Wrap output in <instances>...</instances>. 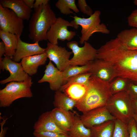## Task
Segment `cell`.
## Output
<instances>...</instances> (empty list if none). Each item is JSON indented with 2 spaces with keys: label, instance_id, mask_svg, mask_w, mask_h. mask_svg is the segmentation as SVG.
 <instances>
[{
  "label": "cell",
  "instance_id": "d4e9b609",
  "mask_svg": "<svg viewBox=\"0 0 137 137\" xmlns=\"http://www.w3.org/2000/svg\"><path fill=\"white\" fill-rule=\"evenodd\" d=\"M68 133L70 137H92L90 129L85 126L78 114L75 115L73 124Z\"/></svg>",
  "mask_w": 137,
  "mask_h": 137
},
{
  "label": "cell",
  "instance_id": "ac0fdd59",
  "mask_svg": "<svg viewBox=\"0 0 137 137\" xmlns=\"http://www.w3.org/2000/svg\"><path fill=\"white\" fill-rule=\"evenodd\" d=\"M0 4L3 7L12 10L23 20H29L32 10L27 6L23 0H1Z\"/></svg>",
  "mask_w": 137,
  "mask_h": 137
},
{
  "label": "cell",
  "instance_id": "52a82bcc",
  "mask_svg": "<svg viewBox=\"0 0 137 137\" xmlns=\"http://www.w3.org/2000/svg\"><path fill=\"white\" fill-rule=\"evenodd\" d=\"M82 47H80L76 41L68 42L66 45L72 50L73 57L70 60V65L83 66L88 64L96 58L97 49L87 41L84 43Z\"/></svg>",
  "mask_w": 137,
  "mask_h": 137
},
{
  "label": "cell",
  "instance_id": "f546056e",
  "mask_svg": "<svg viewBox=\"0 0 137 137\" xmlns=\"http://www.w3.org/2000/svg\"><path fill=\"white\" fill-rule=\"evenodd\" d=\"M112 137H129L128 124L115 119L114 128Z\"/></svg>",
  "mask_w": 137,
  "mask_h": 137
},
{
  "label": "cell",
  "instance_id": "4dcf8cb0",
  "mask_svg": "<svg viewBox=\"0 0 137 137\" xmlns=\"http://www.w3.org/2000/svg\"><path fill=\"white\" fill-rule=\"evenodd\" d=\"M33 134L35 137H70L69 135H66L49 131H34Z\"/></svg>",
  "mask_w": 137,
  "mask_h": 137
},
{
  "label": "cell",
  "instance_id": "8d00e7d4",
  "mask_svg": "<svg viewBox=\"0 0 137 137\" xmlns=\"http://www.w3.org/2000/svg\"><path fill=\"white\" fill-rule=\"evenodd\" d=\"M8 118L6 119H3L2 122L1 123V130L0 133V137H5L7 131L8 129L7 127L3 128V126L5 123Z\"/></svg>",
  "mask_w": 137,
  "mask_h": 137
},
{
  "label": "cell",
  "instance_id": "ba28073f",
  "mask_svg": "<svg viewBox=\"0 0 137 137\" xmlns=\"http://www.w3.org/2000/svg\"><path fill=\"white\" fill-rule=\"evenodd\" d=\"M68 26L73 27L71 22L61 17L57 18L47 32V40L52 44L57 45L58 40L70 42L76 34L74 31H69Z\"/></svg>",
  "mask_w": 137,
  "mask_h": 137
},
{
  "label": "cell",
  "instance_id": "44dd1931",
  "mask_svg": "<svg viewBox=\"0 0 137 137\" xmlns=\"http://www.w3.org/2000/svg\"><path fill=\"white\" fill-rule=\"evenodd\" d=\"M19 37L14 34L0 30V38L5 47V55L12 58L16 52Z\"/></svg>",
  "mask_w": 137,
  "mask_h": 137
},
{
  "label": "cell",
  "instance_id": "e0dca14e",
  "mask_svg": "<svg viewBox=\"0 0 137 137\" xmlns=\"http://www.w3.org/2000/svg\"><path fill=\"white\" fill-rule=\"evenodd\" d=\"M51 111L58 127L63 131L68 132L73 124L75 113L56 108Z\"/></svg>",
  "mask_w": 137,
  "mask_h": 137
},
{
  "label": "cell",
  "instance_id": "e575fe53",
  "mask_svg": "<svg viewBox=\"0 0 137 137\" xmlns=\"http://www.w3.org/2000/svg\"><path fill=\"white\" fill-rule=\"evenodd\" d=\"M129 137H137V129L135 123L133 118L131 119L128 124Z\"/></svg>",
  "mask_w": 137,
  "mask_h": 137
},
{
  "label": "cell",
  "instance_id": "9a60e30c",
  "mask_svg": "<svg viewBox=\"0 0 137 137\" xmlns=\"http://www.w3.org/2000/svg\"><path fill=\"white\" fill-rule=\"evenodd\" d=\"M34 131H49L68 135V133L60 129L56 124L51 111H47L39 117L33 126Z\"/></svg>",
  "mask_w": 137,
  "mask_h": 137
},
{
  "label": "cell",
  "instance_id": "2e32d148",
  "mask_svg": "<svg viewBox=\"0 0 137 137\" xmlns=\"http://www.w3.org/2000/svg\"><path fill=\"white\" fill-rule=\"evenodd\" d=\"M45 67L44 75L38 82H47L51 90L56 91L59 90L62 85L60 78L61 71L55 67L50 60Z\"/></svg>",
  "mask_w": 137,
  "mask_h": 137
},
{
  "label": "cell",
  "instance_id": "1f68e13d",
  "mask_svg": "<svg viewBox=\"0 0 137 137\" xmlns=\"http://www.w3.org/2000/svg\"><path fill=\"white\" fill-rule=\"evenodd\" d=\"M78 6L80 11L84 14L90 16L93 13L92 9L87 5L85 0H78Z\"/></svg>",
  "mask_w": 137,
  "mask_h": 137
},
{
  "label": "cell",
  "instance_id": "3957f363",
  "mask_svg": "<svg viewBox=\"0 0 137 137\" xmlns=\"http://www.w3.org/2000/svg\"><path fill=\"white\" fill-rule=\"evenodd\" d=\"M57 18L49 3L35 9L29 20V38L34 43L47 40V32Z\"/></svg>",
  "mask_w": 137,
  "mask_h": 137
},
{
  "label": "cell",
  "instance_id": "5b68a950",
  "mask_svg": "<svg viewBox=\"0 0 137 137\" xmlns=\"http://www.w3.org/2000/svg\"><path fill=\"white\" fill-rule=\"evenodd\" d=\"M100 11L97 10L88 18H82L76 15L71 16L74 19L71 22L73 27L77 29L79 25L81 27V36L79 41L80 44H83L85 42L87 41L95 33L106 34L110 33V31L106 25L104 23H100Z\"/></svg>",
  "mask_w": 137,
  "mask_h": 137
},
{
  "label": "cell",
  "instance_id": "d6a6232c",
  "mask_svg": "<svg viewBox=\"0 0 137 137\" xmlns=\"http://www.w3.org/2000/svg\"><path fill=\"white\" fill-rule=\"evenodd\" d=\"M126 91L131 98L137 100V84L130 81Z\"/></svg>",
  "mask_w": 137,
  "mask_h": 137
},
{
  "label": "cell",
  "instance_id": "7a4b0ae2",
  "mask_svg": "<svg viewBox=\"0 0 137 137\" xmlns=\"http://www.w3.org/2000/svg\"><path fill=\"white\" fill-rule=\"evenodd\" d=\"M112 95L109 82L92 75L85 95L77 102L75 107L84 113L93 109L106 106Z\"/></svg>",
  "mask_w": 137,
  "mask_h": 137
},
{
  "label": "cell",
  "instance_id": "b9f144b4",
  "mask_svg": "<svg viewBox=\"0 0 137 137\" xmlns=\"http://www.w3.org/2000/svg\"><path fill=\"white\" fill-rule=\"evenodd\" d=\"M134 4L137 6V0H135L133 2Z\"/></svg>",
  "mask_w": 137,
  "mask_h": 137
},
{
  "label": "cell",
  "instance_id": "5bb4252c",
  "mask_svg": "<svg viewBox=\"0 0 137 137\" xmlns=\"http://www.w3.org/2000/svg\"><path fill=\"white\" fill-rule=\"evenodd\" d=\"M46 49L41 47L39 42L30 44L24 42L19 37L15 53L12 59L18 62L23 58L45 53Z\"/></svg>",
  "mask_w": 137,
  "mask_h": 137
},
{
  "label": "cell",
  "instance_id": "f35d334b",
  "mask_svg": "<svg viewBox=\"0 0 137 137\" xmlns=\"http://www.w3.org/2000/svg\"><path fill=\"white\" fill-rule=\"evenodd\" d=\"M35 1V0H23L27 6L31 9L33 8Z\"/></svg>",
  "mask_w": 137,
  "mask_h": 137
},
{
  "label": "cell",
  "instance_id": "277c9868",
  "mask_svg": "<svg viewBox=\"0 0 137 137\" xmlns=\"http://www.w3.org/2000/svg\"><path fill=\"white\" fill-rule=\"evenodd\" d=\"M106 106L116 119L127 124L135 114L132 99L126 91L112 95Z\"/></svg>",
  "mask_w": 137,
  "mask_h": 137
},
{
  "label": "cell",
  "instance_id": "cb8c5ba5",
  "mask_svg": "<svg viewBox=\"0 0 137 137\" xmlns=\"http://www.w3.org/2000/svg\"><path fill=\"white\" fill-rule=\"evenodd\" d=\"M115 125V120L107 121L91 128L92 137H112Z\"/></svg>",
  "mask_w": 137,
  "mask_h": 137
},
{
  "label": "cell",
  "instance_id": "74e56055",
  "mask_svg": "<svg viewBox=\"0 0 137 137\" xmlns=\"http://www.w3.org/2000/svg\"><path fill=\"white\" fill-rule=\"evenodd\" d=\"M5 53V48L4 44L2 41L0 42V61L3 58L2 57L4 55Z\"/></svg>",
  "mask_w": 137,
  "mask_h": 137
},
{
  "label": "cell",
  "instance_id": "f1b7e54d",
  "mask_svg": "<svg viewBox=\"0 0 137 137\" xmlns=\"http://www.w3.org/2000/svg\"><path fill=\"white\" fill-rule=\"evenodd\" d=\"M130 81L126 78L117 77L114 81L110 83V88L112 94L113 95L126 91Z\"/></svg>",
  "mask_w": 137,
  "mask_h": 137
},
{
  "label": "cell",
  "instance_id": "8992f818",
  "mask_svg": "<svg viewBox=\"0 0 137 137\" xmlns=\"http://www.w3.org/2000/svg\"><path fill=\"white\" fill-rule=\"evenodd\" d=\"M33 83L30 76L22 82L13 81L7 84L0 90V107H9L14 101L21 98L32 97L31 87Z\"/></svg>",
  "mask_w": 137,
  "mask_h": 137
},
{
  "label": "cell",
  "instance_id": "d590c367",
  "mask_svg": "<svg viewBox=\"0 0 137 137\" xmlns=\"http://www.w3.org/2000/svg\"><path fill=\"white\" fill-rule=\"evenodd\" d=\"M49 0H36L35 2L33 8L35 9L43 5H45L49 3Z\"/></svg>",
  "mask_w": 137,
  "mask_h": 137
},
{
  "label": "cell",
  "instance_id": "6da1fadb",
  "mask_svg": "<svg viewBox=\"0 0 137 137\" xmlns=\"http://www.w3.org/2000/svg\"><path fill=\"white\" fill-rule=\"evenodd\" d=\"M97 50L96 59L110 64L117 77L126 78L137 84V50L126 49L116 37Z\"/></svg>",
  "mask_w": 137,
  "mask_h": 137
},
{
  "label": "cell",
  "instance_id": "9c48e42d",
  "mask_svg": "<svg viewBox=\"0 0 137 137\" xmlns=\"http://www.w3.org/2000/svg\"><path fill=\"white\" fill-rule=\"evenodd\" d=\"M23 20L12 10L0 4V30L20 37L24 27Z\"/></svg>",
  "mask_w": 137,
  "mask_h": 137
},
{
  "label": "cell",
  "instance_id": "60d3db41",
  "mask_svg": "<svg viewBox=\"0 0 137 137\" xmlns=\"http://www.w3.org/2000/svg\"><path fill=\"white\" fill-rule=\"evenodd\" d=\"M133 118L135 121L136 126L137 129V114H134Z\"/></svg>",
  "mask_w": 137,
  "mask_h": 137
},
{
  "label": "cell",
  "instance_id": "ab89813d",
  "mask_svg": "<svg viewBox=\"0 0 137 137\" xmlns=\"http://www.w3.org/2000/svg\"><path fill=\"white\" fill-rule=\"evenodd\" d=\"M133 106L135 114H137V100L132 99Z\"/></svg>",
  "mask_w": 137,
  "mask_h": 137
},
{
  "label": "cell",
  "instance_id": "83f0119b",
  "mask_svg": "<svg viewBox=\"0 0 137 137\" xmlns=\"http://www.w3.org/2000/svg\"><path fill=\"white\" fill-rule=\"evenodd\" d=\"M92 74L90 72L82 73L73 76L68 78L66 83L62 85L60 90L62 92L69 85L74 83H79L88 85L89 83Z\"/></svg>",
  "mask_w": 137,
  "mask_h": 137
},
{
  "label": "cell",
  "instance_id": "7402d4cb",
  "mask_svg": "<svg viewBox=\"0 0 137 137\" xmlns=\"http://www.w3.org/2000/svg\"><path fill=\"white\" fill-rule=\"evenodd\" d=\"M88 84L72 83L68 85L63 92L69 97L78 102L83 98L85 95Z\"/></svg>",
  "mask_w": 137,
  "mask_h": 137
},
{
  "label": "cell",
  "instance_id": "836d02e7",
  "mask_svg": "<svg viewBox=\"0 0 137 137\" xmlns=\"http://www.w3.org/2000/svg\"><path fill=\"white\" fill-rule=\"evenodd\" d=\"M127 22L129 26L137 29V9L133 11L128 16Z\"/></svg>",
  "mask_w": 137,
  "mask_h": 137
},
{
  "label": "cell",
  "instance_id": "4316f807",
  "mask_svg": "<svg viewBox=\"0 0 137 137\" xmlns=\"http://www.w3.org/2000/svg\"><path fill=\"white\" fill-rule=\"evenodd\" d=\"M55 6L61 13L64 15L73 14V12L71 10L76 13L79 12L75 0H58L56 3Z\"/></svg>",
  "mask_w": 137,
  "mask_h": 137
},
{
  "label": "cell",
  "instance_id": "d6986e66",
  "mask_svg": "<svg viewBox=\"0 0 137 137\" xmlns=\"http://www.w3.org/2000/svg\"><path fill=\"white\" fill-rule=\"evenodd\" d=\"M47 57L45 53L23 58L21 63L25 72L29 76L36 74L39 67L44 65Z\"/></svg>",
  "mask_w": 137,
  "mask_h": 137
},
{
  "label": "cell",
  "instance_id": "603a6c76",
  "mask_svg": "<svg viewBox=\"0 0 137 137\" xmlns=\"http://www.w3.org/2000/svg\"><path fill=\"white\" fill-rule=\"evenodd\" d=\"M77 102L60 90L56 91L53 102L55 108L70 111L76 106Z\"/></svg>",
  "mask_w": 137,
  "mask_h": 137
},
{
  "label": "cell",
  "instance_id": "4fadbf2b",
  "mask_svg": "<svg viewBox=\"0 0 137 137\" xmlns=\"http://www.w3.org/2000/svg\"><path fill=\"white\" fill-rule=\"evenodd\" d=\"M89 72L92 75L109 83L117 77L112 66L107 62L101 59H96L91 62Z\"/></svg>",
  "mask_w": 137,
  "mask_h": 137
},
{
  "label": "cell",
  "instance_id": "30bf717a",
  "mask_svg": "<svg viewBox=\"0 0 137 137\" xmlns=\"http://www.w3.org/2000/svg\"><path fill=\"white\" fill-rule=\"evenodd\" d=\"M4 56L0 61V69L8 71L10 75L0 81L1 84L13 81L22 82L30 77L24 71L21 62H15L11 58L5 55Z\"/></svg>",
  "mask_w": 137,
  "mask_h": 137
},
{
  "label": "cell",
  "instance_id": "484cf974",
  "mask_svg": "<svg viewBox=\"0 0 137 137\" xmlns=\"http://www.w3.org/2000/svg\"><path fill=\"white\" fill-rule=\"evenodd\" d=\"M91 64V62L86 65L80 66L70 65L63 71H61L60 78L62 85L66 83L67 80L70 77L79 74L89 72Z\"/></svg>",
  "mask_w": 137,
  "mask_h": 137
},
{
  "label": "cell",
  "instance_id": "8fae6325",
  "mask_svg": "<svg viewBox=\"0 0 137 137\" xmlns=\"http://www.w3.org/2000/svg\"><path fill=\"white\" fill-rule=\"evenodd\" d=\"M45 49L47 58L55 64L59 70L63 72L70 65L69 58L73 53L72 51L69 52L65 47L49 42Z\"/></svg>",
  "mask_w": 137,
  "mask_h": 137
},
{
  "label": "cell",
  "instance_id": "7c38bea8",
  "mask_svg": "<svg viewBox=\"0 0 137 137\" xmlns=\"http://www.w3.org/2000/svg\"><path fill=\"white\" fill-rule=\"evenodd\" d=\"M80 117L85 126L89 128L107 121L116 119L106 106L92 109L83 114Z\"/></svg>",
  "mask_w": 137,
  "mask_h": 137
},
{
  "label": "cell",
  "instance_id": "ffe728a7",
  "mask_svg": "<svg viewBox=\"0 0 137 137\" xmlns=\"http://www.w3.org/2000/svg\"><path fill=\"white\" fill-rule=\"evenodd\" d=\"M116 38L126 49L137 50V29L133 28L123 30L117 34Z\"/></svg>",
  "mask_w": 137,
  "mask_h": 137
}]
</instances>
